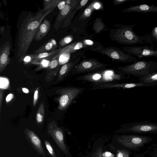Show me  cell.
<instances>
[{
  "instance_id": "cell-1",
  "label": "cell",
  "mask_w": 157,
  "mask_h": 157,
  "mask_svg": "<svg viewBox=\"0 0 157 157\" xmlns=\"http://www.w3.org/2000/svg\"><path fill=\"white\" fill-rule=\"evenodd\" d=\"M53 10L46 11L43 9L35 15L30 13L21 21L17 36L16 56L19 62L23 61L42 21Z\"/></svg>"
},
{
  "instance_id": "cell-2",
  "label": "cell",
  "mask_w": 157,
  "mask_h": 157,
  "mask_svg": "<svg viewBox=\"0 0 157 157\" xmlns=\"http://www.w3.org/2000/svg\"><path fill=\"white\" fill-rule=\"evenodd\" d=\"M136 25H115L114 28L109 29L110 39L118 44L127 45L152 43L153 40L151 35L140 36L134 32L133 29Z\"/></svg>"
},
{
  "instance_id": "cell-3",
  "label": "cell",
  "mask_w": 157,
  "mask_h": 157,
  "mask_svg": "<svg viewBox=\"0 0 157 157\" xmlns=\"http://www.w3.org/2000/svg\"><path fill=\"white\" fill-rule=\"evenodd\" d=\"M116 71L121 74L142 78L157 72V62L145 60L136 61L132 64L118 67Z\"/></svg>"
},
{
  "instance_id": "cell-4",
  "label": "cell",
  "mask_w": 157,
  "mask_h": 157,
  "mask_svg": "<svg viewBox=\"0 0 157 157\" xmlns=\"http://www.w3.org/2000/svg\"><path fill=\"white\" fill-rule=\"evenodd\" d=\"M125 77V75L118 73L112 69H105L79 76L76 79L99 84L118 82Z\"/></svg>"
},
{
  "instance_id": "cell-5",
  "label": "cell",
  "mask_w": 157,
  "mask_h": 157,
  "mask_svg": "<svg viewBox=\"0 0 157 157\" xmlns=\"http://www.w3.org/2000/svg\"><path fill=\"white\" fill-rule=\"evenodd\" d=\"M89 49L93 52L105 55L119 62L131 63L138 59L137 58L126 52L122 49L117 47H105L101 44H99L95 47H91Z\"/></svg>"
},
{
  "instance_id": "cell-6",
  "label": "cell",
  "mask_w": 157,
  "mask_h": 157,
  "mask_svg": "<svg viewBox=\"0 0 157 157\" xmlns=\"http://www.w3.org/2000/svg\"><path fill=\"white\" fill-rule=\"evenodd\" d=\"M117 140L119 143L126 148L138 151L152 141L153 138L149 136L134 134L121 135L118 137Z\"/></svg>"
},
{
  "instance_id": "cell-7",
  "label": "cell",
  "mask_w": 157,
  "mask_h": 157,
  "mask_svg": "<svg viewBox=\"0 0 157 157\" xmlns=\"http://www.w3.org/2000/svg\"><path fill=\"white\" fill-rule=\"evenodd\" d=\"M85 90L83 87L69 86L59 89L57 92L60 95L58 100V109L63 111L66 110L72 101L82 94Z\"/></svg>"
},
{
  "instance_id": "cell-8",
  "label": "cell",
  "mask_w": 157,
  "mask_h": 157,
  "mask_svg": "<svg viewBox=\"0 0 157 157\" xmlns=\"http://www.w3.org/2000/svg\"><path fill=\"white\" fill-rule=\"evenodd\" d=\"M118 132L134 134H157V123L150 121H141L125 123L121 126Z\"/></svg>"
},
{
  "instance_id": "cell-9",
  "label": "cell",
  "mask_w": 157,
  "mask_h": 157,
  "mask_svg": "<svg viewBox=\"0 0 157 157\" xmlns=\"http://www.w3.org/2000/svg\"><path fill=\"white\" fill-rule=\"evenodd\" d=\"M109 66V64L102 63L95 58L84 59L74 67L70 75L88 73L105 69Z\"/></svg>"
},
{
  "instance_id": "cell-10",
  "label": "cell",
  "mask_w": 157,
  "mask_h": 157,
  "mask_svg": "<svg viewBox=\"0 0 157 157\" xmlns=\"http://www.w3.org/2000/svg\"><path fill=\"white\" fill-rule=\"evenodd\" d=\"M122 49L126 52L140 59L151 57H157V49H154L153 46H124Z\"/></svg>"
},
{
  "instance_id": "cell-11",
  "label": "cell",
  "mask_w": 157,
  "mask_h": 157,
  "mask_svg": "<svg viewBox=\"0 0 157 157\" xmlns=\"http://www.w3.org/2000/svg\"><path fill=\"white\" fill-rule=\"evenodd\" d=\"M94 44L93 41L89 39H84L73 42L63 48H60L59 52L54 57H59L62 54H69L82 48L88 49L92 47Z\"/></svg>"
},
{
  "instance_id": "cell-12",
  "label": "cell",
  "mask_w": 157,
  "mask_h": 157,
  "mask_svg": "<svg viewBox=\"0 0 157 157\" xmlns=\"http://www.w3.org/2000/svg\"><path fill=\"white\" fill-rule=\"evenodd\" d=\"M48 132L52 136L60 149L65 153L68 151L64 141V135L62 130L58 127L55 121L49 123L48 126Z\"/></svg>"
},
{
  "instance_id": "cell-13",
  "label": "cell",
  "mask_w": 157,
  "mask_h": 157,
  "mask_svg": "<svg viewBox=\"0 0 157 157\" xmlns=\"http://www.w3.org/2000/svg\"><path fill=\"white\" fill-rule=\"evenodd\" d=\"M80 1V0H71V3L67 4L58 15L54 25L55 29L57 30L61 24L64 21L72 11L75 6Z\"/></svg>"
},
{
  "instance_id": "cell-14",
  "label": "cell",
  "mask_w": 157,
  "mask_h": 157,
  "mask_svg": "<svg viewBox=\"0 0 157 157\" xmlns=\"http://www.w3.org/2000/svg\"><path fill=\"white\" fill-rule=\"evenodd\" d=\"M11 46L9 41L3 44L0 48V72L5 68L10 62L9 56L10 53Z\"/></svg>"
},
{
  "instance_id": "cell-15",
  "label": "cell",
  "mask_w": 157,
  "mask_h": 157,
  "mask_svg": "<svg viewBox=\"0 0 157 157\" xmlns=\"http://www.w3.org/2000/svg\"><path fill=\"white\" fill-rule=\"evenodd\" d=\"M80 58L68 62L64 64L60 68L58 76V80H62L70 75L73 69L80 61Z\"/></svg>"
},
{
  "instance_id": "cell-16",
  "label": "cell",
  "mask_w": 157,
  "mask_h": 157,
  "mask_svg": "<svg viewBox=\"0 0 157 157\" xmlns=\"http://www.w3.org/2000/svg\"><path fill=\"white\" fill-rule=\"evenodd\" d=\"M123 12L157 13V6L142 4L133 6L124 9Z\"/></svg>"
},
{
  "instance_id": "cell-17",
  "label": "cell",
  "mask_w": 157,
  "mask_h": 157,
  "mask_svg": "<svg viewBox=\"0 0 157 157\" xmlns=\"http://www.w3.org/2000/svg\"><path fill=\"white\" fill-rule=\"evenodd\" d=\"M102 5L100 2L95 0L91 2L84 10L79 17L82 20H85L90 17L94 10L102 9Z\"/></svg>"
},
{
  "instance_id": "cell-18",
  "label": "cell",
  "mask_w": 157,
  "mask_h": 157,
  "mask_svg": "<svg viewBox=\"0 0 157 157\" xmlns=\"http://www.w3.org/2000/svg\"><path fill=\"white\" fill-rule=\"evenodd\" d=\"M50 27V21L46 19H44L39 26L34 39L37 41L41 40L47 35Z\"/></svg>"
},
{
  "instance_id": "cell-19",
  "label": "cell",
  "mask_w": 157,
  "mask_h": 157,
  "mask_svg": "<svg viewBox=\"0 0 157 157\" xmlns=\"http://www.w3.org/2000/svg\"><path fill=\"white\" fill-rule=\"evenodd\" d=\"M57 47V45L56 40L52 38L36 50L34 52V53L38 54L51 52L56 50Z\"/></svg>"
},
{
  "instance_id": "cell-20",
  "label": "cell",
  "mask_w": 157,
  "mask_h": 157,
  "mask_svg": "<svg viewBox=\"0 0 157 157\" xmlns=\"http://www.w3.org/2000/svg\"><path fill=\"white\" fill-rule=\"evenodd\" d=\"M25 131L30 142L41 153H44L41 141L37 136L32 131L25 129Z\"/></svg>"
},
{
  "instance_id": "cell-21",
  "label": "cell",
  "mask_w": 157,
  "mask_h": 157,
  "mask_svg": "<svg viewBox=\"0 0 157 157\" xmlns=\"http://www.w3.org/2000/svg\"><path fill=\"white\" fill-rule=\"evenodd\" d=\"M60 48L48 52L40 53L38 54H31L29 55L31 59H49L53 58L59 52Z\"/></svg>"
},
{
  "instance_id": "cell-22",
  "label": "cell",
  "mask_w": 157,
  "mask_h": 157,
  "mask_svg": "<svg viewBox=\"0 0 157 157\" xmlns=\"http://www.w3.org/2000/svg\"><path fill=\"white\" fill-rule=\"evenodd\" d=\"M93 30L97 33H99L102 31L107 30L108 28L104 24L102 19L98 17L93 21L92 26Z\"/></svg>"
},
{
  "instance_id": "cell-23",
  "label": "cell",
  "mask_w": 157,
  "mask_h": 157,
  "mask_svg": "<svg viewBox=\"0 0 157 157\" xmlns=\"http://www.w3.org/2000/svg\"><path fill=\"white\" fill-rule=\"evenodd\" d=\"M80 2L75 6L72 11L64 21L63 24V28L67 27L69 25L71 20L76 12L84 7L80 3Z\"/></svg>"
},
{
  "instance_id": "cell-24",
  "label": "cell",
  "mask_w": 157,
  "mask_h": 157,
  "mask_svg": "<svg viewBox=\"0 0 157 157\" xmlns=\"http://www.w3.org/2000/svg\"><path fill=\"white\" fill-rule=\"evenodd\" d=\"M44 105L43 102L40 104L36 115V120L37 124H41L44 117Z\"/></svg>"
},
{
  "instance_id": "cell-25",
  "label": "cell",
  "mask_w": 157,
  "mask_h": 157,
  "mask_svg": "<svg viewBox=\"0 0 157 157\" xmlns=\"http://www.w3.org/2000/svg\"><path fill=\"white\" fill-rule=\"evenodd\" d=\"M144 153L151 157H157V143L152 144L148 147Z\"/></svg>"
},
{
  "instance_id": "cell-26",
  "label": "cell",
  "mask_w": 157,
  "mask_h": 157,
  "mask_svg": "<svg viewBox=\"0 0 157 157\" xmlns=\"http://www.w3.org/2000/svg\"><path fill=\"white\" fill-rule=\"evenodd\" d=\"M73 39V37L71 35H68L63 37L59 42V45L64 47L71 43Z\"/></svg>"
},
{
  "instance_id": "cell-27",
  "label": "cell",
  "mask_w": 157,
  "mask_h": 157,
  "mask_svg": "<svg viewBox=\"0 0 157 157\" xmlns=\"http://www.w3.org/2000/svg\"><path fill=\"white\" fill-rule=\"evenodd\" d=\"M59 65V57H53L49 63L48 69L51 70L55 69Z\"/></svg>"
},
{
  "instance_id": "cell-28",
  "label": "cell",
  "mask_w": 157,
  "mask_h": 157,
  "mask_svg": "<svg viewBox=\"0 0 157 157\" xmlns=\"http://www.w3.org/2000/svg\"><path fill=\"white\" fill-rule=\"evenodd\" d=\"M9 82L8 79L0 77V88L7 89L9 86Z\"/></svg>"
},
{
  "instance_id": "cell-29",
  "label": "cell",
  "mask_w": 157,
  "mask_h": 157,
  "mask_svg": "<svg viewBox=\"0 0 157 157\" xmlns=\"http://www.w3.org/2000/svg\"><path fill=\"white\" fill-rule=\"evenodd\" d=\"M129 152L125 149H121L118 150L116 157H129Z\"/></svg>"
},
{
  "instance_id": "cell-30",
  "label": "cell",
  "mask_w": 157,
  "mask_h": 157,
  "mask_svg": "<svg viewBox=\"0 0 157 157\" xmlns=\"http://www.w3.org/2000/svg\"><path fill=\"white\" fill-rule=\"evenodd\" d=\"M45 144L46 147L49 153L52 157H55L53 149L50 144L48 141H45Z\"/></svg>"
},
{
  "instance_id": "cell-31",
  "label": "cell",
  "mask_w": 157,
  "mask_h": 157,
  "mask_svg": "<svg viewBox=\"0 0 157 157\" xmlns=\"http://www.w3.org/2000/svg\"><path fill=\"white\" fill-rule=\"evenodd\" d=\"M39 90V87H37L35 90L33 96V105L34 106L36 105L37 102L38 98V92Z\"/></svg>"
},
{
  "instance_id": "cell-32",
  "label": "cell",
  "mask_w": 157,
  "mask_h": 157,
  "mask_svg": "<svg viewBox=\"0 0 157 157\" xmlns=\"http://www.w3.org/2000/svg\"><path fill=\"white\" fill-rule=\"evenodd\" d=\"M94 157H103L101 147H98L94 155Z\"/></svg>"
},
{
  "instance_id": "cell-33",
  "label": "cell",
  "mask_w": 157,
  "mask_h": 157,
  "mask_svg": "<svg viewBox=\"0 0 157 157\" xmlns=\"http://www.w3.org/2000/svg\"><path fill=\"white\" fill-rule=\"evenodd\" d=\"M151 35L153 39L157 41V27L153 29L151 31Z\"/></svg>"
},
{
  "instance_id": "cell-34",
  "label": "cell",
  "mask_w": 157,
  "mask_h": 157,
  "mask_svg": "<svg viewBox=\"0 0 157 157\" xmlns=\"http://www.w3.org/2000/svg\"><path fill=\"white\" fill-rule=\"evenodd\" d=\"M135 0H114L113 4L114 6L119 5L126 2L129 1H133Z\"/></svg>"
},
{
  "instance_id": "cell-35",
  "label": "cell",
  "mask_w": 157,
  "mask_h": 157,
  "mask_svg": "<svg viewBox=\"0 0 157 157\" xmlns=\"http://www.w3.org/2000/svg\"><path fill=\"white\" fill-rule=\"evenodd\" d=\"M66 5V1H62L58 4L57 7L58 8L61 10L64 8Z\"/></svg>"
},
{
  "instance_id": "cell-36",
  "label": "cell",
  "mask_w": 157,
  "mask_h": 157,
  "mask_svg": "<svg viewBox=\"0 0 157 157\" xmlns=\"http://www.w3.org/2000/svg\"><path fill=\"white\" fill-rule=\"evenodd\" d=\"M103 157H114V155L109 151H106L102 153Z\"/></svg>"
},
{
  "instance_id": "cell-37",
  "label": "cell",
  "mask_w": 157,
  "mask_h": 157,
  "mask_svg": "<svg viewBox=\"0 0 157 157\" xmlns=\"http://www.w3.org/2000/svg\"><path fill=\"white\" fill-rule=\"evenodd\" d=\"M14 95L12 94H10L6 96V101L7 102H8L10 101L13 98Z\"/></svg>"
},
{
  "instance_id": "cell-38",
  "label": "cell",
  "mask_w": 157,
  "mask_h": 157,
  "mask_svg": "<svg viewBox=\"0 0 157 157\" xmlns=\"http://www.w3.org/2000/svg\"><path fill=\"white\" fill-rule=\"evenodd\" d=\"M31 60V58L28 55L26 56L24 58L23 61L26 63H28L30 62Z\"/></svg>"
},
{
  "instance_id": "cell-39",
  "label": "cell",
  "mask_w": 157,
  "mask_h": 157,
  "mask_svg": "<svg viewBox=\"0 0 157 157\" xmlns=\"http://www.w3.org/2000/svg\"><path fill=\"white\" fill-rule=\"evenodd\" d=\"M53 0H44V7L47 6L50 3H51Z\"/></svg>"
},
{
  "instance_id": "cell-40",
  "label": "cell",
  "mask_w": 157,
  "mask_h": 157,
  "mask_svg": "<svg viewBox=\"0 0 157 157\" xmlns=\"http://www.w3.org/2000/svg\"><path fill=\"white\" fill-rule=\"evenodd\" d=\"M0 110L1 109V106L2 105V96L3 95V92L1 90H0Z\"/></svg>"
},
{
  "instance_id": "cell-41",
  "label": "cell",
  "mask_w": 157,
  "mask_h": 157,
  "mask_svg": "<svg viewBox=\"0 0 157 157\" xmlns=\"http://www.w3.org/2000/svg\"><path fill=\"white\" fill-rule=\"evenodd\" d=\"M5 27L4 26H1L0 27V33L1 34H3L5 30Z\"/></svg>"
},
{
  "instance_id": "cell-42",
  "label": "cell",
  "mask_w": 157,
  "mask_h": 157,
  "mask_svg": "<svg viewBox=\"0 0 157 157\" xmlns=\"http://www.w3.org/2000/svg\"><path fill=\"white\" fill-rule=\"evenodd\" d=\"M22 90L23 92L25 93H28L29 92V91L28 89L25 88H23L22 89Z\"/></svg>"
},
{
  "instance_id": "cell-43",
  "label": "cell",
  "mask_w": 157,
  "mask_h": 157,
  "mask_svg": "<svg viewBox=\"0 0 157 157\" xmlns=\"http://www.w3.org/2000/svg\"></svg>"
}]
</instances>
